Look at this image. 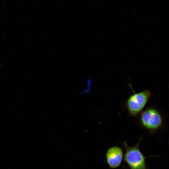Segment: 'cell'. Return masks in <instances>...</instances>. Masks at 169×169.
<instances>
[{
	"label": "cell",
	"mask_w": 169,
	"mask_h": 169,
	"mask_svg": "<svg viewBox=\"0 0 169 169\" xmlns=\"http://www.w3.org/2000/svg\"><path fill=\"white\" fill-rule=\"evenodd\" d=\"M122 149L118 146L109 148L106 153V158L109 166L111 168H116L120 166L123 158Z\"/></svg>",
	"instance_id": "4"
},
{
	"label": "cell",
	"mask_w": 169,
	"mask_h": 169,
	"mask_svg": "<svg viewBox=\"0 0 169 169\" xmlns=\"http://www.w3.org/2000/svg\"><path fill=\"white\" fill-rule=\"evenodd\" d=\"M151 95L149 89L134 94L130 96L126 103L129 114L136 116L143 109Z\"/></svg>",
	"instance_id": "3"
},
{
	"label": "cell",
	"mask_w": 169,
	"mask_h": 169,
	"mask_svg": "<svg viewBox=\"0 0 169 169\" xmlns=\"http://www.w3.org/2000/svg\"></svg>",
	"instance_id": "5"
},
{
	"label": "cell",
	"mask_w": 169,
	"mask_h": 169,
	"mask_svg": "<svg viewBox=\"0 0 169 169\" xmlns=\"http://www.w3.org/2000/svg\"><path fill=\"white\" fill-rule=\"evenodd\" d=\"M141 140L140 138L137 144L133 146H129L126 141L124 142L125 152L124 161L130 169H147L145 162L147 156L142 153L139 148Z\"/></svg>",
	"instance_id": "1"
},
{
	"label": "cell",
	"mask_w": 169,
	"mask_h": 169,
	"mask_svg": "<svg viewBox=\"0 0 169 169\" xmlns=\"http://www.w3.org/2000/svg\"><path fill=\"white\" fill-rule=\"evenodd\" d=\"M140 120L142 126L153 134L162 126L164 121L160 112L156 109L149 107L142 111Z\"/></svg>",
	"instance_id": "2"
}]
</instances>
